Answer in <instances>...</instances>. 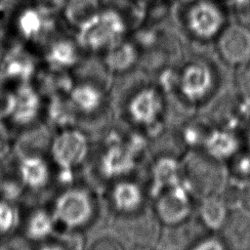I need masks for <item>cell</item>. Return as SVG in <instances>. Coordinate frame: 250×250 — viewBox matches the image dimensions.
<instances>
[{
  "label": "cell",
  "instance_id": "cell-11",
  "mask_svg": "<svg viewBox=\"0 0 250 250\" xmlns=\"http://www.w3.org/2000/svg\"><path fill=\"white\" fill-rule=\"evenodd\" d=\"M101 57V62L107 73L123 75L135 69L142 61V50L133 37L114 44Z\"/></svg>",
  "mask_w": 250,
  "mask_h": 250
},
{
  "label": "cell",
  "instance_id": "cell-23",
  "mask_svg": "<svg viewBox=\"0 0 250 250\" xmlns=\"http://www.w3.org/2000/svg\"><path fill=\"white\" fill-rule=\"evenodd\" d=\"M54 219L43 210L35 211L27 222L26 234L30 239L40 240L47 237L53 230Z\"/></svg>",
  "mask_w": 250,
  "mask_h": 250
},
{
  "label": "cell",
  "instance_id": "cell-22",
  "mask_svg": "<svg viewBox=\"0 0 250 250\" xmlns=\"http://www.w3.org/2000/svg\"><path fill=\"white\" fill-rule=\"evenodd\" d=\"M229 212L222 199L215 196L204 198L199 208V220L209 229H222Z\"/></svg>",
  "mask_w": 250,
  "mask_h": 250
},
{
  "label": "cell",
  "instance_id": "cell-25",
  "mask_svg": "<svg viewBox=\"0 0 250 250\" xmlns=\"http://www.w3.org/2000/svg\"><path fill=\"white\" fill-rule=\"evenodd\" d=\"M31 3L46 16L56 19L62 15L67 0H31Z\"/></svg>",
  "mask_w": 250,
  "mask_h": 250
},
{
  "label": "cell",
  "instance_id": "cell-5",
  "mask_svg": "<svg viewBox=\"0 0 250 250\" xmlns=\"http://www.w3.org/2000/svg\"><path fill=\"white\" fill-rule=\"evenodd\" d=\"M114 235L124 246L127 244L133 249L153 247L160 238L159 220L156 215L138 211L127 215H117L113 222Z\"/></svg>",
  "mask_w": 250,
  "mask_h": 250
},
{
  "label": "cell",
  "instance_id": "cell-34",
  "mask_svg": "<svg viewBox=\"0 0 250 250\" xmlns=\"http://www.w3.org/2000/svg\"><path fill=\"white\" fill-rule=\"evenodd\" d=\"M3 112L0 111V132H3V122H2V116Z\"/></svg>",
  "mask_w": 250,
  "mask_h": 250
},
{
  "label": "cell",
  "instance_id": "cell-17",
  "mask_svg": "<svg viewBox=\"0 0 250 250\" xmlns=\"http://www.w3.org/2000/svg\"><path fill=\"white\" fill-rule=\"evenodd\" d=\"M40 102L37 94L29 87L23 86L17 91L16 95L10 96L8 115H11L19 124L30 123L38 114Z\"/></svg>",
  "mask_w": 250,
  "mask_h": 250
},
{
  "label": "cell",
  "instance_id": "cell-33",
  "mask_svg": "<svg viewBox=\"0 0 250 250\" xmlns=\"http://www.w3.org/2000/svg\"><path fill=\"white\" fill-rule=\"evenodd\" d=\"M246 144H247L249 151H250V128H249V130L247 132V135H246Z\"/></svg>",
  "mask_w": 250,
  "mask_h": 250
},
{
  "label": "cell",
  "instance_id": "cell-29",
  "mask_svg": "<svg viewBox=\"0 0 250 250\" xmlns=\"http://www.w3.org/2000/svg\"><path fill=\"white\" fill-rule=\"evenodd\" d=\"M231 5L237 21L250 28V0H233Z\"/></svg>",
  "mask_w": 250,
  "mask_h": 250
},
{
  "label": "cell",
  "instance_id": "cell-31",
  "mask_svg": "<svg viewBox=\"0 0 250 250\" xmlns=\"http://www.w3.org/2000/svg\"><path fill=\"white\" fill-rule=\"evenodd\" d=\"M240 203H241V208L250 212V184L247 185L242 189V195H241Z\"/></svg>",
  "mask_w": 250,
  "mask_h": 250
},
{
  "label": "cell",
  "instance_id": "cell-39",
  "mask_svg": "<svg viewBox=\"0 0 250 250\" xmlns=\"http://www.w3.org/2000/svg\"><path fill=\"white\" fill-rule=\"evenodd\" d=\"M0 250H10V249L5 247V246H0Z\"/></svg>",
  "mask_w": 250,
  "mask_h": 250
},
{
  "label": "cell",
  "instance_id": "cell-40",
  "mask_svg": "<svg viewBox=\"0 0 250 250\" xmlns=\"http://www.w3.org/2000/svg\"><path fill=\"white\" fill-rule=\"evenodd\" d=\"M0 186H1V173H0Z\"/></svg>",
  "mask_w": 250,
  "mask_h": 250
},
{
  "label": "cell",
  "instance_id": "cell-35",
  "mask_svg": "<svg viewBox=\"0 0 250 250\" xmlns=\"http://www.w3.org/2000/svg\"><path fill=\"white\" fill-rule=\"evenodd\" d=\"M167 1H169V2H171V3H179V4H182V3H184V2H187V1H188V0H167Z\"/></svg>",
  "mask_w": 250,
  "mask_h": 250
},
{
  "label": "cell",
  "instance_id": "cell-3",
  "mask_svg": "<svg viewBox=\"0 0 250 250\" xmlns=\"http://www.w3.org/2000/svg\"><path fill=\"white\" fill-rule=\"evenodd\" d=\"M178 20L184 34L198 44L213 43L229 23L225 3L188 0L180 4Z\"/></svg>",
  "mask_w": 250,
  "mask_h": 250
},
{
  "label": "cell",
  "instance_id": "cell-32",
  "mask_svg": "<svg viewBox=\"0 0 250 250\" xmlns=\"http://www.w3.org/2000/svg\"><path fill=\"white\" fill-rule=\"evenodd\" d=\"M40 250H68L66 247L64 246H61V245H56V244H47L44 245L40 248Z\"/></svg>",
  "mask_w": 250,
  "mask_h": 250
},
{
  "label": "cell",
  "instance_id": "cell-26",
  "mask_svg": "<svg viewBox=\"0 0 250 250\" xmlns=\"http://www.w3.org/2000/svg\"><path fill=\"white\" fill-rule=\"evenodd\" d=\"M86 250H124V246L114 235H102L94 239Z\"/></svg>",
  "mask_w": 250,
  "mask_h": 250
},
{
  "label": "cell",
  "instance_id": "cell-36",
  "mask_svg": "<svg viewBox=\"0 0 250 250\" xmlns=\"http://www.w3.org/2000/svg\"><path fill=\"white\" fill-rule=\"evenodd\" d=\"M133 250H153L152 247H144V248H136Z\"/></svg>",
  "mask_w": 250,
  "mask_h": 250
},
{
  "label": "cell",
  "instance_id": "cell-9",
  "mask_svg": "<svg viewBox=\"0 0 250 250\" xmlns=\"http://www.w3.org/2000/svg\"><path fill=\"white\" fill-rule=\"evenodd\" d=\"M93 215V201L88 192L70 189L58 197L54 208V219L67 228L85 225Z\"/></svg>",
  "mask_w": 250,
  "mask_h": 250
},
{
  "label": "cell",
  "instance_id": "cell-7",
  "mask_svg": "<svg viewBox=\"0 0 250 250\" xmlns=\"http://www.w3.org/2000/svg\"><path fill=\"white\" fill-rule=\"evenodd\" d=\"M164 90L158 84L143 82L127 96L128 114L138 124L150 125L165 107Z\"/></svg>",
  "mask_w": 250,
  "mask_h": 250
},
{
  "label": "cell",
  "instance_id": "cell-6",
  "mask_svg": "<svg viewBox=\"0 0 250 250\" xmlns=\"http://www.w3.org/2000/svg\"><path fill=\"white\" fill-rule=\"evenodd\" d=\"M213 43L225 65L239 68L250 62V28L243 23L229 21Z\"/></svg>",
  "mask_w": 250,
  "mask_h": 250
},
{
  "label": "cell",
  "instance_id": "cell-24",
  "mask_svg": "<svg viewBox=\"0 0 250 250\" xmlns=\"http://www.w3.org/2000/svg\"><path fill=\"white\" fill-rule=\"evenodd\" d=\"M18 224V213L13 205L0 201V233L10 232Z\"/></svg>",
  "mask_w": 250,
  "mask_h": 250
},
{
  "label": "cell",
  "instance_id": "cell-14",
  "mask_svg": "<svg viewBox=\"0 0 250 250\" xmlns=\"http://www.w3.org/2000/svg\"><path fill=\"white\" fill-rule=\"evenodd\" d=\"M190 205L184 189L175 187L159 194L156 202V217L168 226L177 225L188 219Z\"/></svg>",
  "mask_w": 250,
  "mask_h": 250
},
{
  "label": "cell",
  "instance_id": "cell-13",
  "mask_svg": "<svg viewBox=\"0 0 250 250\" xmlns=\"http://www.w3.org/2000/svg\"><path fill=\"white\" fill-rule=\"evenodd\" d=\"M222 232L229 250H250V212L241 207L230 210Z\"/></svg>",
  "mask_w": 250,
  "mask_h": 250
},
{
  "label": "cell",
  "instance_id": "cell-15",
  "mask_svg": "<svg viewBox=\"0 0 250 250\" xmlns=\"http://www.w3.org/2000/svg\"><path fill=\"white\" fill-rule=\"evenodd\" d=\"M105 100V87L92 78H82L72 85L69 102L83 113L96 111Z\"/></svg>",
  "mask_w": 250,
  "mask_h": 250
},
{
  "label": "cell",
  "instance_id": "cell-10",
  "mask_svg": "<svg viewBox=\"0 0 250 250\" xmlns=\"http://www.w3.org/2000/svg\"><path fill=\"white\" fill-rule=\"evenodd\" d=\"M85 56L73 35H55L44 46V60L56 71L75 70Z\"/></svg>",
  "mask_w": 250,
  "mask_h": 250
},
{
  "label": "cell",
  "instance_id": "cell-38",
  "mask_svg": "<svg viewBox=\"0 0 250 250\" xmlns=\"http://www.w3.org/2000/svg\"><path fill=\"white\" fill-rule=\"evenodd\" d=\"M218 1H220V2H223V3H231L233 0H218Z\"/></svg>",
  "mask_w": 250,
  "mask_h": 250
},
{
  "label": "cell",
  "instance_id": "cell-21",
  "mask_svg": "<svg viewBox=\"0 0 250 250\" xmlns=\"http://www.w3.org/2000/svg\"><path fill=\"white\" fill-rule=\"evenodd\" d=\"M206 152L216 159L232 157L238 152V141L229 131H214L205 137Z\"/></svg>",
  "mask_w": 250,
  "mask_h": 250
},
{
  "label": "cell",
  "instance_id": "cell-12",
  "mask_svg": "<svg viewBox=\"0 0 250 250\" xmlns=\"http://www.w3.org/2000/svg\"><path fill=\"white\" fill-rule=\"evenodd\" d=\"M51 151L57 164L68 168L83 160L87 151V142L78 131L66 130L54 139Z\"/></svg>",
  "mask_w": 250,
  "mask_h": 250
},
{
  "label": "cell",
  "instance_id": "cell-19",
  "mask_svg": "<svg viewBox=\"0 0 250 250\" xmlns=\"http://www.w3.org/2000/svg\"><path fill=\"white\" fill-rule=\"evenodd\" d=\"M20 176L26 187L41 188L45 187L50 178L47 163L39 156L28 155L20 163Z\"/></svg>",
  "mask_w": 250,
  "mask_h": 250
},
{
  "label": "cell",
  "instance_id": "cell-1",
  "mask_svg": "<svg viewBox=\"0 0 250 250\" xmlns=\"http://www.w3.org/2000/svg\"><path fill=\"white\" fill-rule=\"evenodd\" d=\"M162 78L165 91L173 90L175 95L189 104L206 102L220 84L219 69L215 62L204 55H193L183 60L175 68L167 70Z\"/></svg>",
  "mask_w": 250,
  "mask_h": 250
},
{
  "label": "cell",
  "instance_id": "cell-30",
  "mask_svg": "<svg viewBox=\"0 0 250 250\" xmlns=\"http://www.w3.org/2000/svg\"><path fill=\"white\" fill-rule=\"evenodd\" d=\"M191 250H229L224 240L214 237H203L200 239Z\"/></svg>",
  "mask_w": 250,
  "mask_h": 250
},
{
  "label": "cell",
  "instance_id": "cell-4",
  "mask_svg": "<svg viewBox=\"0 0 250 250\" xmlns=\"http://www.w3.org/2000/svg\"><path fill=\"white\" fill-rule=\"evenodd\" d=\"M183 175L189 189L202 199L216 196L226 187V168L207 152L191 153L183 165Z\"/></svg>",
  "mask_w": 250,
  "mask_h": 250
},
{
  "label": "cell",
  "instance_id": "cell-27",
  "mask_svg": "<svg viewBox=\"0 0 250 250\" xmlns=\"http://www.w3.org/2000/svg\"><path fill=\"white\" fill-rule=\"evenodd\" d=\"M232 172L241 179L250 177V151L248 154L237 152L232 156Z\"/></svg>",
  "mask_w": 250,
  "mask_h": 250
},
{
  "label": "cell",
  "instance_id": "cell-2",
  "mask_svg": "<svg viewBox=\"0 0 250 250\" xmlns=\"http://www.w3.org/2000/svg\"><path fill=\"white\" fill-rule=\"evenodd\" d=\"M132 24L113 4L104 6L74 30L73 36L86 56H102L114 44L130 36Z\"/></svg>",
  "mask_w": 250,
  "mask_h": 250
},
{
  "label": "cell",
  "instance_id": "cell-8",
  "mask_svg": "<svg viewBox=\"0 0 250 250\" xmlns=\"http://www.w3.org/2000/svg\"><path fill=\"white\" fill-rule=\"evenodd\" d=\"M55 18L39 11L32 3L21 8L14 17V28L20 38L43 46L55 36Z\"/></svg>",
  "mask_w": 250,
  "mask_h": 250
},
{
  "label": "cell",
  "instance_id": "cell-37",
  "mask_svg": "<svg viewBox=\"0 0 250 250\" xmlns=\"http://www.w3.org/2000/svg\"><path fill=\"white\" fill-rule=\"evenodd\" d=\"M2 36H3V25H2V23L0 21V40H1Z\"/></svg>",
  "mask_w": 250,
  "mask_h": 250
},
{
  "label": "cell",
  "instance_id": "cell-16",
  "mask_svg": "<svg viewBox=\"0 0 250 250\" xmlns=\"http://www.w3.org/2000/svg\"><path fill=\"white\" fill-rule=\"evenodd\" d=\"M163 240L164 247L168 250H185L188 247H193L204 236L206 229L200 220H185L177 225L169 226Z\"/></svg>",
  "mask_w": 250,
  "mask_h": 250
},
{
  "label": "cell",
  "instance_id": "cell-20",
  "mask_svg": "<svg viewBox=\"0 0 250 250\" xmlns=\"http://www.w3.org/2000/svg\"><path fill=\"white\" fill-rule=\"evenodd\" d=\"M104 4V0H67L62 16L65 23L74 31L94 16Z\"/></svg>",
  "mask_w": 250,
  "mask_h": 250
},
{
  "label": "cell",
  "instance_id": "cell-28",
  "mask_svg": "<svg viewBox=\"0 0 250 250\" xmlns=\"http://www.w3.org/2000/svg\"><path fill=\"white\" fill-rule=\"evenodd\" d=\"M236 85L242 97L250 103V62L237 68Z\"/></svg>",
  "mask_w": 250,
  "mask_h": 250
},
{
  "label": "cell",
  "instance_id": "cell-18",
  "mask_svg": "<svg viewBox=\"0 0 250 250\" xmlns=\"http://www.w3.org/2000/svg\"><path fill=\"white\" fill-rule=\"evenodd\" d=\"M144 194L139 186L132 182H118L110 191V202L119 215L141 211Z\"/></svg>",
  "mask_w": 250,
  "mask_h": 250
}]
</instances>
